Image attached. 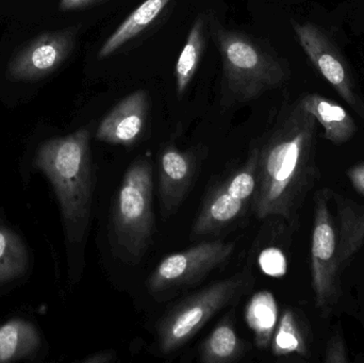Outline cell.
Returning <instances> with one entry per match:
<instances>
[{
	"label": "cell",
	"instance_id": "obj_6",
	"mask_svg": "<svg viewBox=\"0 0 364 363\" xmlns=\"http://www.w3.org/2000/svg\"><path fill=\"white\" fill-rule=\"evenodd\" d=\"M258 157V146L252 147L246 161L208 194L193 225L194 238L215 234L243 215L256 191Z\"/></svg>",
	"mask_w": 364,
	"mask_h": 363
},
{
	"label": "cell",
	"instance_id": "obj_1",
	"mask_svg": "<svg viewBox=\"0 0 364 363\" xmlns=\"http://www.w3.org/2000/svg\"><path fill=\"white\" fill-rule=\"evenodd\" d=\"M316 117L297 102L258 146L252 209L258 219L292 222L318 176Z\"/></svg>",
	"mask_w": 364,
	"mask_h": 363
},
{
	"label": "cell",
	"instance_id": "obj_2",
	"mask_svg": "<svg viewBox=\"0 0 364 363\" xmlns=\"http://www.w3.org/2000/svg\"><path fill=\"white\" fill-rule=\"evenodd\" d=\"M34 164L53 185L68 240L80 243L89 227L93 200L91 132L81 128L45 141L36 151Z\"/></svg>",
	"mask_w": 364,
	"mask_h": 363
},
{
	"label": "cell",
	"instance_id": "obj_17",
	"mask_svg": "<svg viewBox=\"0 0 364 363\" xmlns=\"http://www.w3.org/2000/svg\"><path fill=\"white\" fill-rule=\"evenodd\" d=\"M29 269V254L23 239L10 227L0 225V286L23 277Z\"/></svg>",
	"mask_w": 364,
	"mask_h": 363
},
{
	"label": "cell",
	"instance_id": "obj_8",
	"mask_svg": "<svg viewBox=\"0 0 364 363\" xmlns=\"http://www.w3.org/2000/svg\"><path fill=\"white\" fill-rule=\"evenodd\" d=\"M235 243L205 241L164 258L149 278L153 293L168 291L198 283L224 264L235 251Z\"/></svg>",
	"mask_w": 364,
	"mask_h": 363
},
{
	"label": "cell",
	"instance_id": "obj_15",
	"mask_svg": "<svg viewBox=\"0 0 364 363\" xmlns=\"http://www.w3.org/2000/svg\"><path fill=\"white\" fill-rule=\"evenodd\" d=\"M42 347V337L33 323L10 320L0 325V362L32 359Z\"/></svg>",
	"mask_w": 364,
	"mask_h": 363
},
{
	"label": "cell",
	"instance_id": "obj_26",
	"mask_svg": "<svg viewBox=\"0 0 364 363\" xmlns=\"http://www.w3.org/2000/svg\"><path fill=\"white\" fill-rule=\"evenodd\" d=\"M114 352L105 351L95 354V355L87 358V359L83 360V362L87 363H108L112 362V360L114 359Z\"/></svg>",
	"mask_w": 364,
	"mask_h": 363
},
{
	"label": "cell",
	"instance_id": "obj_20",
	"mask_svg": "<svg viewBox=\"0 0 364 363\" xmlns=\"http://www.w3.org/2000/svg\"><path fill=\"white\" fill-rule=\"evenodd\" d=\"M277 315V304L273 294L267 291L255 294L246 308V320L255 332L258 347L271 345L278 323Z\"/></svg>",
	"mask_w": 364,
	"mask_h": 363
},
{
	"label": "cell",
	"instance_id": "obj_24",
	"mask_svg": "<svg viewBox=\"0 0 364 363\" xmlns=\"http://www.w3.org/2000/svg\"><path fill=\"white\" fill-rule=\"evenodd\" d=\"M348 177L354 189L364 197V163L353 166L348 172Z\"/></svg>",
	"mask_w": 364,
	"mask_h": 363
},
{
	"label": "cell",
	"instance_id": "obj_19",
	"mask_svg": "<svg viewBox=\"0 0 364 363\" xmlns=\"http://www.w3.org/2000/svg\"><path fill=\"white\" fill-rule=\"evenodd\" d=\"M205 17L199 15L193 23L186 44L177 60L175 76H176L177 93L179 96H181L188 89L200 63L203 47H205Z\"/></svg>",
	"mask_w": 364,
	"mask_h": 363
},
{
	"label": "cell",
	"instance_id": "obj_12",
	"mask_svg": "<svg viewBox=\"0 0 364 363\" xmlns=\"http://www.w3.org/2000/svg\"><path fill=\"white\" fill-rule=\"evenodd\" d=\"M195 174V158L170 145L162 151L159 162V197L164 217L178 209L188 194Z\"/></svg>",
	"mask_w": 364,
	"mask_h": 363
},
{
	"label": "cell",
	"instance_id": "obj_23",
	"mask_svg": "<svg viewBox=\"0 0 364 363\" xmlns=\"http://www.w3.org/2000/svg\"><path fill=\"white\" fill-rule=\"evenodd\" d=\"M348 362V357H346L343 339L340 336V334L335 335V336L329 340L328 345H327L325 362L346 363Z\"/></svg>",
	"mask_w": 364,
	"mask_h": 363
},
{
	"label": "cell",
	"instance_id": "obj_4",
	"mask_svg": "<svg viewBox=\"0 0 364 363\" xmlns=\"http://www.w3.org/2000/svg\"><path fill=\"white\" fill-rule=\"evenodd\" d=\"M153 166L139 158L126 170L113 202L115 243L124 253L140 258L154 232Z\"/></svg>",
	"mask_w": 364,
	"mask_h": 363
},
{
	"label": "cell",
	"instance_id": "obj_25",
	"mask_svg": "<svg viewBox=\"0 0 364 363\" xmlns=\"http://www.w3.org/2000/svg\"><path fill=\"white\" fill-rule=\"evenodd\" d=\"M100 1H104V0H61L60 1V9L64 12L80 10V9L93 6V4H98Z\"/></svg>",
	"mask_w": 364,
	"mask_h": 363
},
{
	"label": "cell",
	"instance_id": "obj_3",
	"mask_svg": "<svg viewBox=\"0 0 364 363\" xmlns=\"http://www.w3.org/2000/svg\"><path fill=\"white\" fill-rule=\"evenodd\" d=\"M210 29L222 57L224 87L231 102H250L284 82V64L254 38L225 29L215 19Z\"/></svg>",
	"mask_w": 364,
	"mask_h": 363
},
{
	"label": "cell",
	"instance_id": "obj_11",
	"mask_svg": "<svg viewBox=\"0 0 364 363\" xmlns=\"http://www.w3.org/2000/svg\"><path fill=\"white\" fill-rule=\"evenodd\" d=\"M149 109V93L145 90L129 94L100 121L96 139L108 144L132 146L144 131Z\"/></svg>",
	"mask_w": 364,
	"mask_h": 363
},
{
	"label": "cell",
	"instance_id": "obj_9",
	"mask_svg": "<svg viewBox=\"0 0 364 363\" xmlns=\"http://www.w3.org/2000/svg\"><path fill=\"white\" fill-rule=\"evenodd\" d=\"M301 48L329 85L364 119V102L355 92L346 61L323 30L311 23H295Z\"/></svg>",
	"mask_w": 364,
	"mask_h": 363
},
{
	"label": "cell",
	"instance_id": "obj_18",
	"mask_svg": "<svg viewBox=\"0 0 364 363\" xmlns=\"http://www.w3.org/2000/svg\"><path fill=\"white\" fill-rule=\"evenodd\" d=\"M243 343L235 332L232 322L223 320L203 341L200 362L203 363L232 362L241 357Z\"/></svg>",
	"mask_w": 364,
	"mask_h": 363
},
{
	"label": "cell",
	"instance_id": "obj_21",
	"mask_svg": "<svg viewBox=\"0 0 364 363\" xmlns=\"http://www.w3.org/2000/svg\"><path fill=\"white\" fill-rule=\"evenodd\" d=\"M272 350L278 357L293 354L305 356L307 353L303 334L293 311L287 310L278 322L272 338Z\"/></svg>",
	"mask_w": 364,
	"mask_h": 363
},
{
	"label": "cell",
	"instance_id": "obj_22",
	"mask_svg": "<svg viewBox=\"0 0 364 363\" xmlns=\"http://www.w3.org/2000/svg\"><path fill=\"white\" fill-rule=\"evenodd\" d=\"M261 264L265 272L273 276H279L286 272V260L280 251L269 249L261 258Z\"/></svg>",
	"mask_w": 364,
	"mask_h": 363
},
{
	"label": "cell",
	"instance_id": "obj_13",
	"mask_svg": "<svg viewBox=\"0 0 364 363\" xmlns=\"http://www.w3.org/2000/svg\"><path fill=\"white\" fill-rule=\"evenodd\" d=\"M299 102L324 128L326 140L335 144H343L356 134V123L338 102L316 93L307 94Z\"/></svg>",
	"mask_w": 364,
	"mask_h": 363
},
{
	"label": "cell",
	"instance_id": "obj_5",
	"mask_svg": "<svg viewBox=\"0 0 364 363\" xmlns=\"http://www.w3.org/2000/svg\"><path fill=\"white\" fill-rule=\"evenodd\" d=\"M248 272L216 281L173 307L158 325L160 350L170 354L183 347L216 313L239 300L252 286Z\"/></svg>",
	"mask_w": 364,
	"mask_h": 363
},
{
	"label": "cell",
	"instance_id": "obj_14",
	"mask_svg": "<svg viewBox=\"0 0 364 363\" xmlns=\"http://www.w3.org/2000/svg\"><path fill=\"white\" fill-rule=\"evenodd\" d=\"M337 217L335 219L338 255L341 270L348 266L364 241V207L353 200L336 197Z\"/></svg>",
	"mask_w": 364,
	"mask_h": 363
},
{
	"label": "cell",
	"instance_id": "obj_16",
	"mask_svg": "<svg viewBox=\"0 0 364 363\" xmlns=\"http://www.w3.org/2000/svg\"><path fill=\"white\" fill-rule=\"evenodd\" d=\"M171 1L172 0H145L104 43L98 53V58L104 59L110 57L126 43L136 38L161 15Z\"/></svg>",
	"mask_w": 364,
	"mask_h": 363
},
{
	"label": "cell",
	"instance_id": "obj_7",
	"mask_svg": "<svg viewBox=\"0 0 364 363\" xmlns=\"http://www.w3.org/2000/svg\"><path fill=\"white\" fill-rule=\"evenodd\" d=\"M312 286L316 307L331 310L339 298L341 268L338 255L335 219L329 209L327 190L318 191L316 197L311 242Z\"/></svg>",
	"mask_w": 364,
	"mask_h": 363
},
{
	"label": "cell",
	"instance_id": "obj_10",
	"mask_svg": "<svg viewBox=\"0 0 364 363\" xmlns=\"http://www.w3.org/2000/svg\"><path fill=\"white\" fill-rule=\"evenodd\" d=\"M70 31L48 32L36 38L11 62L8 77L13 81H34L60 67L74 47Z\"/></svg>",
	"mask_w": 364,
	"mask_h": 363
}]
</instances>
